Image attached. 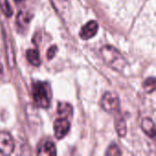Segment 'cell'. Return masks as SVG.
<instances>
[{
    "label": "cell",
    "instance_id": "cell-1",
    "mask_svg": "<svg viewBox=\"0 0 156 156\" xmlns=\"http://www.w3.org/2000/svg\"><path fill=\"white\" fill-rule=\"evenodd\" d=\"M101 55L103 60L115 70L120 71L126 65L124 57L117 48L112 46H104L101 49Z\"/></svg>",
    "mask_w": 156,
    "mask_h": 156
},
{
    "label": "cell",
    "instance_id": "cell-2",
    "mask_svg": "<svg viewBox=\"0 0 156 156\" xmlns=\"http://www.w3.org/2000/svg\"><path fill=\"white\" fill-rule=\"evenodd\" d=\"M32 95L35 103L41 108H48L50 103L48 85L44 82H36L32 87Z\"/></svg>",
    "mask_w": 156,
    "mask_h": 156
},
{
    "label": "cell",
    "instance_id": "cell-3",
    "mask_svg": "<svg viewBox=\"0 0 156 156\" xmlns=\"http://www.w3.org/2000/svg\"><path fill=\"white\" fill-rule=\"evenodd\" d=\"M101 106L109 113L117 112L120 108V101L118 96L111 91L104 93L101 100Z\"/></svg>",
    "mask_w": 156,
    "mask_h": 156
},
{
    "label": "cell",
    "instance_id": "cell-4",
    "mask_svg": "<svg viewBox=\"0 0 156 156\" xmlns=\"http://www.w3.org/2000/svg\"><path fill=\"white\" fill-rule=\"evenodd\" d=\"M61 117L57 119L54 122V132H55V136L58 139H62L64 138L70 128V122L68 119V115H62L60 114Z\"/></svg>",
    "mask_w": 156,
    "mask_h": 156
},
{
    "label": "cell",
    "instance_id": "cell-5",
    "mask_svg": "<svg viewBox=\"0 0 156 156\" xmlns=\"http://www.w3.org/2000/svg\"><path fill=\"white\" fill-rule=\"evenodd\" d=\"M15 148L14 139L7 132H0V153L3 154H11Z\"/></svg>",
    "mask_w": 156,
    "mask_h": 156
},
{
    "label": "cell",
    "instance_id": "cell-6",
    "mask_svg": "<svg viewBox=\"0 0 156 156\" xmlns=\"http://www.w3.org/2000/svg\"><path fill=\"white\" fill-rule=\"evenodd\" d=\"M98 28H99L98 23L94 20H90L81 27L80 31V37L84 40H88L93 37L97 34Z\"/></svg>",
    "mask_w": 156,
    "mask_h": 156
},
{
    "label": "cell",
    "instance_id": "cell-7",
    "mask_svg": "<svg viewBox=\"0 0 156 156\" xmlns=\"http://www.w3.org/2000/svg\"><path fill=\"white\" fill-rule=\"evenodd\" d=\"M142 129L143 131L150 137H154L155 134V128L154 123L151 119L145 118L142 122Z\"/></svg>",
    "mask_w": 156,
    "mask_h": 156
},
{
    "label": "cell",
    "instance_id": "cell-8",
    "mask_svg": "<svg viewBox=\"0 0 156 156\" xmlns=\"http://www.w3.org/2000/svg\"><path fill=\"white\" fill-rule=\"evenodd\" d=\"M38 154L41 155H56L57 154V151H56V147L54 145V144L50 141L46 142L43 146L39 149L38 151Z\"/></svg>",
    "mask_w": 156,
    "mask_h": 156
},
{
    "label": "cell",
    "instance_id": "cell-9",
    "mask_svg": "<svg viewBox=\"0 0 156 156\" xmlns=\"http://www.w3.org/2000/svg\"><path fill=\"white\" fill-rule=\"evenodd\" d=\"M27 58L28 62L33 66L37 67L40 65V57L37 49H28L27 51Z\"/></svg>",
    "mask_w": 156,
    "mask_h": 156
},
{
    "label": "cell",
    "instance_id": "cell-10",
    "mask_svg": "<svg viewBox=\"0 0 156 156\" xmlns=\"http://www.w3.org/2000/svg\"><path fill=\"white\" fill-rule=\"evenodd\" d=\"M115 126H116V131H117L119 136L124 137L126 134V132H127V128H126V122L122 117H118L116 119Z\"/></svg>",
    "mask_w": 156,
    "mask_h": 156
},
{
    "label": "cell",
    "instance_id": "cell-11",
    "mask_svg": "<svg viewBox=\"0 0 156 156\" xmlns=\"http://www.w3.org/2000/svg\"><path fill=\"white\" fill-rule=\"evenodd\" d=\"M144 87L147 92H154L155 90V79L154 78H149L144 81Z\"/></svg>",
    "mask_w": 156,
    "mask_h": 156
},
{
    "label": "cell",
    "instance_id": "cell-12",
    "mask_svg": "<svg viewBox=\"0 0 156 156\" xmlns=\"http://www.w3.org/2000/svg\"><path fill=\"white\" fill-rule=\"evenodd\" d=\"M0 7L6 16H10L12 15V8L7 0H0Z\"/></svg>",
    "mask_w": 156,
    "mask_h": 156
},
{
    "label": "cell",
    "instance_id": "cell-13",
    "mask_svg": "<svg viewBox=\"0 0 156 156\" xmlns=\"http://www.w3.org/2000/svg\"><path fill=\"white\" fill-rule=\"evenodd\" d=\"M122 154V152L121 150L119 149V147L116 145V144H112L111 145L107 152H106V155H112V156H116V155H121Z\"/></svg>",
    "mask_w": 156,
    "mask_h": 156
},
{
    "label": "cell",
    "instance_id": "cell-14",
    "mask_svg": "<svg viewBox=\"0 0 156 156\" xmlns=\"http://www.w3.org/2000/svg\"><path fill=\"white\" fill-rule=\"evenodd\" d=\"M56 52H57V48H56V46H52V47L49 48V49L48 50V58L49 59L52 58L55 56Z\"/></svg>",
    "mask_w": 156,
    "mask_h": 156
},
{
    "label": "cell",
    "instance_id": "cell-15",
    "mask_svg": "<svg viewBox=\"0 0 156 156\" xmlns=\"http://www.w3.org/2000/svg\"><path fill=\"white\" fill-rule=\"evenodd\" d=\"M16 1H21V0H16Z\"/></svg>",
    "mask_w": 156,
    "mask_h": 156
}]
</instances>
